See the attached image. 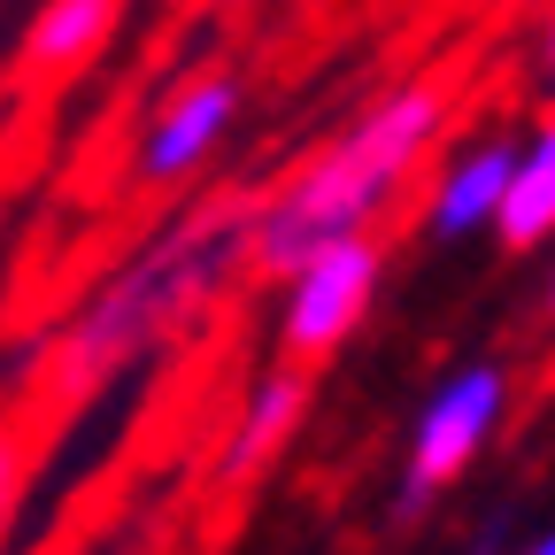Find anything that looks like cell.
I'll return each instance as SVG.
<instances>
[{
	"label": "cell",
	"mask_w": 555,
	"mask_h": 555,
	"mask_svg": "<svg viewBox=\"0 0 555 555\" xmlns=\"http://www.w3.org/2000/svg\"><path fill=\"white\" fill-rule=\"evenodd\" d=\"M255 208L262 201H201L170 232H155L139 255H124L108 270V286L69 317L54 363H62V386L69 393H93L108 386L116 371L147 363L155 347H170L208 301H224V286L240 270H255Z\"/></svg>",
	"instance_id": "obj_1"
},
{
	"label": "cell",
	"mask_w": 555,
	"mask_h": 555,
	"mask_svg": "<svg viewBox=\"0 0 555 555\" xmlns=\"http://www.w3.org/2000/svg\"><path fill=\"white\" fill-rule=\"evenodd\" d=\"M448 124V86H401L378 108H363L324 155H309L286 185L255 208V270L294 278L309 255L339 240H371L378 208L401 193V178L425 163V147Z\"/></svg>",
	"instance_id": "obj_2"
},
{
	"label": "cell",
	"mask_w": 555,
	"mask_h": 555,
	"mask_svg": "<svg viewBox=\"0 0 555 555\" xmlns=\"http://www.w3.org/2000/svg\"><path fill=\"white\" fill-rule=\"evenodd\" d=\"M502 409H509V378H502V363H463V371H448V378L425 393L416 425H409V455H401V509H425L448 478H463V470H470V455L494 440Z\"/></svg>",
	"instance_id": "obj_3"
},
{
	"label": "cell",
	"mask_w": 555,
	"mask_h": 555,
	"mask_svg": "<svg viewBox=\"0 0 555 555\" xmlns=\"http://www.w3.org/2000/svg\"><path fill=\"white\" fill-rule=\"evenodd\" d=\"M378 240H339L324 255H309L294 278H286V309H278V347H286V363H317L332 347L363 324L371 294H378Z\"/></svg>",
	"instance_id": "obj_4"
},
{
	"label": "cell",
	"mask_w": 555,
	"mask_h": 555,
	"mask_svg": "<svg viewBox=\"0 0 555 555\" xmlns=\"http://www.w3.org/2000/svg\"><path fill=\"white\" fill-rule=\"evenodd\" d=\"M232 116H240V86H232V78H185V86L155 108L147 139H139L131 178H139V185H178V178H193L208 155H217V139L232 131Z\"/></svg>",
	"instance_id": "obj_5"
},
{
	"label": "cell",
	"mask_w": 555,
	"mask_h": 555,
	"mask_svg": "<svg viewBox=\"0 0 555 555\" xmlns=\"http://www.w3.org/2000/svg\"><path fill=\"white\" fill-rule=\"evenodd\" d=\"M517 155L509 139H486V147L455 155L440 178H433V232L440 240H463V232H486V224H502V208H509V185H517Z\"/></svg>",
	"instance_id": "obj_6"
},
{
	"label": "cell",
	"mask_w": 555,
	"mask_h": 555,
	"mask_svg": "<svg viewBox=\"0 0 555 555\" xmlns=\"http://www.w3.org/2000/svg\"><path fill=\"white\" fill-rule=\"evenodd\" d=\"M301 409H309V378H301L294 363L262 371V378L247 386V401H240V425H232V440H224V455H217V478H224V486H240L247 470H262V463H270V448L301 425Z\"/></svg>",
	"instance_id": "obj_7"
},
{
	"label": "cell",
	"mask_w": 555,
	"mask_h": 555,
	"mask_svg": "<svg viewBox=\"0 0 555 555\" xmlns=\"http://www.w3.org/2000/svg\"><path fill=\"white\" fill-rule=\"evenodd\" d=\"M116 9L124 0H47L24 31V69L31 78H62V69H78L101 54V39L116 31Z\"/></svg>",
	"instance_id": "obj_8"
},
{
	"label": "cell",
	"mask_w": 555,
	"mask_h": 555,
	"mask_svg": "<svg viewBox=\"0 0 555 555\" xmlns=\"http://www.w3.org/2000/svg\"><path fill=\"white\" fill-rule=\"evenodd\" d=\"M502 247H540L555 232V116L525 139L517 155V185H509V208H502Z\"/></svg>",
	"instance_id": "obj_9"
},
{
	"label": "cell",
	"mask_w": 555,
	"mask_h": 555,
	"mask_svg": "<svg viewBox=\"0 0 555 555\" xmlns=\"http://www.w3.org/2000/svg\"><path fill=\"white\" fill-rule=\"evenodd\" d=\"M9 494H16V440H0V509H9Z\"/></svg>",
	"instance_id": "obj_10"
},
{
	"label": "cell",
	"mask_w": 555,
	"mask_h": 555,
	"mask_svg": "<svg viewBox=\"0 0 555 555\" xmlns=\"http://www.w3.org/2000/svg\"><path fill=\"white\" fill-rule=\"evenodd\" d=\"M540 62H547V78H555V24H547V54H540Z\"/></svg>",
	"instance_id": "obj_11"
},
{
	"label": "cell",
	"mask_w": 555,
	"mask_h": 555,
	"mask_svg": "<svg viewBox=\"0 0 555 555\" xmlns=\"http://www.w3.org/2000/svg\"><path fill=\"white\" fill-rule=\"evenodd\" d=\"M525 555H555V532H547V540H532V547H525Z\"/></svg>",
	"instance_id": "obj_12"
},
{
	"label": "cell",
	"mask_w": 555,
	"mask_h": 555,
	"mask_svg": "<svg viewBox=\"0 0 555 555\" xmlns=\"http://www.w3.org/2000/svg\"><path fill=\"white\" fill-rule=\"evenodd\" d=\"M547 309H555V270H547Z\"/></svg>",
	"instance_id": "obj_13"
}]
</instances>
